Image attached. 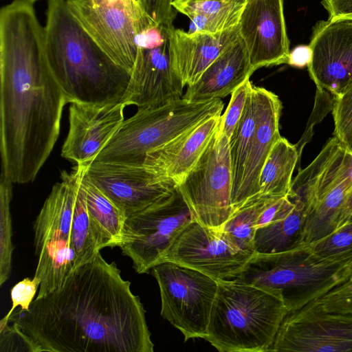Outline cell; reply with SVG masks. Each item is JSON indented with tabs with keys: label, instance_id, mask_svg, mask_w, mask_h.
<instances>
[{
	"label": "cell",
	"instance_id": "cell-36",
	"mask_svg": "<svg viewBox=\"0 0 352 352\" xmlns=\"http://www.w3.org/2000/svg\"><path fill=\"white\" fill-rule=\"evenodd\" d=\"M173 0H140L144 12L155 23L166 27H173L176 12L171 5Z\"/></svg>",
	"mask_w": 352,
	"mask_h": 352
},
{
	"label": "cell",
	"instance_id": "cell-31",
	"mask_svg": "<svg viewBox=\"0 0 352 352\" xmlns=\"http://www.w3.org/2000/svg\"><path fill=\"white\" fill-rule=\"evenodd\" d=\"M307 245L313 254L320 258L352 261V220Z\"/></svg>",
	"mask_w": 352,
	"mask_h": 352
},
{
	"label": "cell",
	"instance_id": "cell-43",
	"mask_svg": "<svg viewBox=\"0 0 352 352\" xmlns=\"http://www.w3.org/2000/svg\"><path fill=\"white\" fill-rule=\"evenodd\" d=\"M135 1L140 5V0H135Z\"/></svg>",
	"mask_w": 352,
	"mask_h": 352
},
{
	"label": "cell",
	"instance_id": "cell-30",
	"mask_svg": "<svg viewBox=\"0 0 352 352\" xmlns=\"http://www.w3.org/2000/svg\"><path fill=\"white\" fill-rule=\"evenodd\" d=\"M13 182L3 173L0 182V286L10 278L14 246L10 203Z\"/></svg>",
	"mask_w": 352,
	"mask_h": 352
},
{
	"label": "cell",
	"instance_id": "cell-23",
	"mask_svg": "<svg viewBox=\"0 0 352 352\" xmlns=\"http://www.w3.org/2000/svg\"><path fill=\"white\" fill-rule=\"evenodd\" d=\"M254 72L247 49L239 36L195 84L188 87L182 98L190 102L225 98L250 78Z\"/></svg>",
	"mask_w": 352,
	"mask_h": 352
},
{
	"label": "cell",
	"instance_id": "cell-2",
	"mask_svg": "<svg viewBox=\"0 0 352 352\" xmlns=\"http://www.w3.org/2000/svg\"><path fill=\"white\" fill-rule=\"evenodd\" d=\"M0 151L13 184L33 182L58 140L67 98L44 54V27L33 4L0 10Z\"/></svg>",
	"mask_w": 352,
	"mask_h": 352
},
{
	"label": "cell",
	"instance_id": "cell-6",
	"mask_svg": "<svg viewBox=\"0 0 352 352\" xmlns=\"http://www.w3.org/2000/svg\"><path fill=\"white\" fill-rule=\"evenodd\" d=\"M351 262L320 258L302 244L280 253H254L232 281L272 294L283 302L289 312L345 283Z\"/></svg>",
	"mask_w": 352,
	"mask_h": 352
},
{
	"label": "cell",
	"instance_id": "cell-42",
	"mask_svg": "<svg viewBox=\"0 0 352 352\" xmlns=\"http://www.w3.org/2000/svg\"><path fill=\"white\" fill-rule=\"evenodd\" d=\"M24 1H26L28 2H30V3L34 4V3H35L36 1H39V0H24Z\"/></svg>",
	"mask_w": 352,
	"mask_h": 352
},
{
	"label": "cell",
	"instance_id": "cell-7",
	"mask_svg": "<svg viewBox=\"0 0 352 352\" xmlns=\"http://www.w3.org/2000/svg\"><path fill=\"white\" fill-rule=\"evenodd\" d=\"M220 98L190 102L183 98L138 109L121 126L92 162L142 166L146 154L207 119L221 115Z\"/></svg>",
	"mask_w": 352,
	"mask_h": 352
},
{
	"label": "cell",
	"instance_id": "cell-25",
	"mask_svg": "<svg viewBox=\"0 0 352 352\" xmlns=\"http://www.w3.org/2000/svg\"><path fill=\"white\" fill-rule=\"evenodd\" d=\"M299 160L296 146L281 136L272 148L261 170L258 179L259 198L289 197L292 175Z\"/></svg>",
	"mask_w": 352,
	"mask_h": 352
},
{
	"label": "cell",
	"instance_id": "cell-33",
	"mask_svg": "<svg viewBox=\"0 0 352 352\" xmlns=\"http://www.w3.org/2000/svg\"><path fill=\"white\" fill-rule=\"evenodd\" d=\"M248 78L239 86L232 94L229 104L223 115L217 132L225 135L229 140L242 116L248 95L252 88Z\"/></svg>",
	"mask_w": 352,
	"mask_h": 352
},
{
	"label": "cell",
	"instance_id": "cell-40",
	"mask_svg": "<svg viewBox=\"0 0 352 352\" xmlns=\"http://www.w3.org/2000/svg\"><path fill=\"white\" fill-rule=\"evenodd\" d=\"M346 282H352V261L349 263V265H348V267L346 268Z\"/></svg>",
	"mask_w": 352,
	"mask_h": 352
},
{
	"label": "cell",
	"instance_id": "cell-10",
	"mask_svg": "<svg viewBox=\"0 0 352 352\" xmlns=\"http://www.w3.org/2000/svg\"><path fill=\"white\" fill-rule=\"evenodd\" d=\"M152 274L160 288L161 316L184 336L205 338L218 281L194 269L164 261Z\"/></svg>",
	"mask_w": 352,
	"mask_h": 352
},
{
	"label": "cell",
	"instance_id": "cell-22",
	"mask_svg": "<svg viewBox=\"0 0 352 352\" xmlns=\"http://www.w3.org/2000/svg\"><path fill=\"white\" fill-rule=\"evenodd\" d=\"M239 36V25L217 33L188 32L174 28L170 36L171 60L184 86L195 84Z\"/></svg>",
	"mask_w": 352,
	"mask_h": 352
},
{
	"label": "cell",
	"instance_id": "cell-15",
	"mask_svg": "<svg viewBox=\"0 0 352 352\" xmlns=\"http://www.w3.org/2000/svg\"><path fill=\"white\" fill-rule=\"evenodd\" d=\"M254 254L233 248L219 230L194 219L175 241L162 262H173L217 281H226L237 277Z\"/></svg>",
	"mask_w": 352,
	"mask_h": 352
},
{
	"label": "cell",
	"instance_id": "cell-21",
	"mask_svg": "<svg viewBox=\"0 0 352 352\" xmlns=\"http://www.w3.org/2000/svg\"><path fill=\"white\" fill-rule=\"evenodd\" d=\"M221 115L212 116L168 143L148 152L143 166L179 185L217 133Z\"/></svg>",
	"mask_w": 352,
	"mask_h": 352
},
{
	"label": "cell",
	"instance_id": "cell-32",
	"mask_svg": "<svg viewBox=\"0 0 352 352\" xmlns=\"http://www.w3.org/2000/svg\"><path fill=\"white\" fill-rule=\"evenodd\" d=\"M333 136L352 153V81L333 97Z\"/></svg>",
	"mask_w": 352,
	"mask_h": 352
},
{
	"label": "cell",
	"instance_id": "cell-34",
	"mask_svg": "<svg viewBox=\"0 0 352 352\" xmlns=\"http://www.w3.org/2000/svg\"><path fill=\"white\" fill-rule=\"evenodd\" d=\"M313 301L327 311L352 314V282L341 284Z\"/></svg>",
	"mask_w": 352,
	"mask_h": 352
},
{
	"label": "cell",
	"instance_id": "cell-26",
	"mask_svg": "<svg viewBox=\"0 0 352 352\" xmlns=\"http://www.w3.org/2000/svg\"><path fill=\"white\" fill-rule=\"evenodd\" d=\"M87 207L101 248L119 247L126 219L123 212L86 175L82 179Z\"/></svg>",
	"mask_w": 352,
	"mask_h": 352
},
{
	"label": "cell",
	"instance_id": "cell-24",
	"mask_svg": "<svg viewBox=\"0 0 352 352\" xmlns=\"http://www.w3.org/2000/svg\"><path fill=\"white\" fill-rule=\"evenodd\" d=\"M248 0H173L175 10L190 20L188 32L217 33L239 25Z\"/></svg>",
	"mask_w": 352,
	"mask_h": 352
},
{
	"label": "cell",
	"instance_id": "cell-20",
	"mask_svg": "<svg viewBox=\"0 0 352 352\" xmlns=\"http://www.w3.org/2000/svg\"><path fill=\"white\" fill-rule=\"evenodd\" d=\"M252 93L256 107V125L243 181L237 194L232 200V214L263 199L259 198V176L272 148L281 138L280 118L283 105L279 97L263 87L254 85Z\"/></svg>",
	"mask_w": 352,
	"mask_h": 352
},
{
	"label": "cell",
	"instance_id": "cell-18",
	"mask_svg": "<svg viewBox=\"0 0 352 352\" xmlns=\"http://www.w3.org/2000/svg\"><path fill=\"white\" fill-rule=\"evenodd\" d=\"M284 0H248L239 23L254 71L287 64L290 50L283 10Z\"/></svg>",
	"mask_w": 352,
	"mask_h": 352
},
{
	"label": "cell",
	"instance_id": "cell-39",
	"mask_svg": "<svg viewBox=\"0 0 352 352\" xmlns=\"http://www.w3.org/2000/svg\"><path fill=\"white\" fill-rule=\"evenodd\" d=\"M350 220H352V190L347 196L337 217L336 230Z\"/></svg>",
	"mask_w": 352,
	"mask_h": 352
},
{
	"label": "cell",
	"instance_id": "cell-28",
	"mask_svg": "<svg viewBox=\"0 0 352 352\" xmlns=\"http://www.w3.org/2000/svg\"><path fill=\"white\" fill-rule=\"evenodd\" d=\"M253 87V86H252ZM256 125V107L252 88L247 98L243 112L230 140L232 199L241 185L245 163Z\"/></svg>",
	"mask_w": 352,
	"mask_h": 352
},
{
	"label": "cell",
	"instance_id": "cell-13",
	"mask_svg": "<svg viewBox=\"0 0 352 352\" xmlns=\"http://www.w3.org/2000/svg\"><path fill=\"white\" fill-rule=\"evenodd\" d=\"M67 6L85 32L118 65L129 74L137 52V36L156 23L135 3L94 4L88 0H66Z\"/></svg>",
	"mask_w": 352,
	"mask_h": 352
},
{
	"label": "cell",
	"instance_id": "cell-27",
	"mask_svg": "<svg viewBox=\"0 0 352 352\" xmlns=\"http://www.w3.org/2000/svg\"><path fill=\"white\" fill-rule=\"evenodd\" d=\"M292 200L295 203V206L287 217L256 229L254 253H280L302 245L304 206L298 200Z\"/></svg>",
	"mask_w": 352,
	"mask_h": 352
},
{
	"label": "cell",
	"instance_id": "cell-41",
	"mask_svg": "<svg viewBox=\"0 0 352 352\" xmlns=\"http://www.w3.org/2000/svg\"><path fill=\"white\" fill-rule=\"evenodd\" d=\"M88 1L94 4H100V3H112L117 0H88Z\"/></svg>",
	"mask_w": 352,
	"mask_h": 352
},
{
	"label": "cell",
	"instance_id": "cell-37",
	"mask_svg": "<svg viewBox=\"0 0 352 352\" xmlns=\"http://www.w3.org/2000/svg\"><path fill=\"white\" fill-rule=\"evenodd\" d=\"M329 20H352V0H322Z\"/></svg>",
	"mask_w": 352,
	"mask_h": 352
},
{
	"label": "cell",
	"instance_id": "cell-3",
	"mask_svg": "<svg viewBox=\"0 0 352 352\" xmlns=\"http://www.w3.org/2000/svg\"><path fill=\"white\" fill-rule=\"evenodd\" d=\"M86 168L76 164L62 171L34 222L38 298L61 287L74 270L102 250L87 207L82 182Z\"/></svg>",
	"mask_w": 352,
	"mask_h": 352
},
{
	"label": "cell",
	"instance_id": "cell-38",
	"mask_svg": "<svg viewBox=\"0 0 352 352\" xmlns=\"http://www.w3.org/2000/svg\"><path fill=\"white\" fill-rule=\"evenodd\" d=\"M311 57V52L309 45H299L290 51L287 63L289 65L302 68L307 67Z\"/></svg>",
	"mask_w": 352,
	"mask_h": 352
},
{
	"label": "cell",
	"instance_id": "cell-12",
	"mask_svg": "<svg viewBox=\"0 0 352 352\" xmlns=\"http://www.w3.org/2000/svg\"><path fill=\"white\" fill-rule=\"evenodd\" d=\"M177 188L201 224L219 230L231 217L232 171L229 139L225 135L217 131Z\"/></svg>",
	"mask_w": 352,
	"mask_h": 352
},
{
	"label": "cell",
	"instance_id": "cell-5",
	"mask_svg": "<svg viewBox=\"0 0 352 352\" xmlns=\"http://www.w3.org/2000/svg\"><path fill=\"white\" fill-rule=\"evenodd\" d=\"M288 312L281 300L256 287L218 281L204 339L221 352L269 351Z\"/></svg>",
	"mask_w": 352,
	"mask_h": 352
},
{
	"label": "cell",
	"instance_id": "cell-9",
	"mask_svg": "<svg viewBox=\"0 0 352 352\" xmlns=\"http://www.w3.org/2000/svg\"><path fill=\"white\" fill-rule=\"evenodd\" d=\"M177 186L171 194L126 218L119 246L138 274L148 273L194 220Z\"/></svg>",
	"mask_w": 352,
	"mask_h": 352
},
{
	"label": "cell",
	"instance_id": "cell-14",
	"mask_svg": "<svg viewBox=\"0 0 352 352\" xmlns=\"http://www.w3.org/2000/svg\"><path fill=\"white\" fill-rule=\"evenodd\" d=\"M269 351L352 352V314L311 301L287 314Z\"/></svg>",
	"mask_w": 352,
	"mask_h": 352
},
{
	"label": "cell",
	"instance_id": "cell-29",
	"mask_svg": "<svg viewBox=\"0 0 352 352\" xmlns=\"http://www.w3.org/2000/svg\"><path fill=\"white\" fill-rule=\"evenodd\" d=\"M276 199H278L263 198L234 212L219 230L222 237L233 248L254 254L256 220L266 207Z\"/></svg>",
	"mask_w": 352,
	"mask_h": 352
},
{
	"label": "cell",
	"instance_id": "cell-11",
	"mask_svg": "<svg viewBox=\"0 0 352 352\" xmlns=\"http://www.w3.org/2000/svg\"><path fill=\"white\" fill-rule=\"evenodd\" d=\"M174 27L153 23L137 36L138 52L121 100L138 109L160 106L183 97L184 87L171 60L170 36Z\"/></svg>",
	"mask_w": 352,
	"mask_h": 352
},
{
	"label": "cell",
	"instance_id": "cell-19",
	"mask_svg": "<svg viewBox=\"0 0 352 352\" xmlns=\"http://www.w3.org/2000/svg\"><path fill=\"white\" fill-rule=\"evenodd\" d=\"M124 108L121 102L102 106L71 103L61 156L77 165H90L124 120Z\"/></svg>",
	"mask_w": 352,
	"mask_h": 352
},
{
	"label": "cell",
	"instance_id": "cell-16",
	"mask_svg": "<svg viewBox=\"0 0 352 352\" xmlns=\"http://www.w3.org/2000/svg\"><path fill=\"white\" fill-rule=\"evenodd\" d=\"M85 175L126 217L171 194L177 186L143 165L92 162Z\"/></svg>",
	"mask_w": 352,
	"mask_h": 352
},
{
	"label": "cell",
	"instance_id": "cell-17",
	"mask_svg": "<svg viewBox=\"0 0 352 352\" xmlns=\"http://www.w3.org/2000/svg\"><path fill=\"white\" fill-rule=\"evenodd\" d=\"M309 46L307 69L317 89L338 95L352 81V20L318 21Z\"/></svg>",
	"mask_w": 352,
	"mask_h": 352
},
{
	"label": "cell",
	"instance_id": "cell-4",
	"mask_svg": "<svg viewBox=\"0 0 352 352\" xmlns=\"http://www.w3.org/2000/svg\"><path fill=\"white\" fill-rule=\"evenodd\" d=\"M48 69L68 103L121 102L130 74L116 64L70 12L66 0H49L44 27Z\"/></svg>",
	"mask_w": 352,
	"mask_h": 352
},
{
	"label": "cell",
	"instance_id": "cell-8",
	"mask_svg": "<svg viewBox=\"0 0 352 352\" xmlns=\"http://www.w3.org/2000/svg\"><path fill=\"white\" fill-rule=\"evenodd\" d=\"M351 190L352 153L333 136L292 179L289 197L300 201L305 210L302 244L335 230L337 217Z\"/></svg>",
	"mask_w": 352,
	"mask_h": 352
},
{
	"label": "cell",
	"instance_id": "cell-35",
	"mask_svg": "<svg viewBox=\"0 0 352 352\" xmlns=\"http://www.w3.org/2000/svg\"><path fill=\"white\" fill-rule=\"evenodd\" d=\"M40 283V280L34 276L33 278H25L12 287L10 291L12 305L8 313L1 320L0 329L7 324L9 316L17 307L19 306L23 310L30 308Z\"/></svg>",
	"mask_w": 352,
	"mask_h": 352
},
{
	"label": "cell",
	"instance_id": "cell-1",
	"mask_svg": "<svg viewBox=\"0 0 352 352\" xmlns=\"http://www.w3.org/2000/svg\"><path fill=\"white\" fill-rule=\"evenodd\" d=\"M7 324L28 351H153L143 304L100 252L61 287L15 309Z\"/></svg>",
	"mask_w": 352,
	"mask_h": 352
}]
</instances>
